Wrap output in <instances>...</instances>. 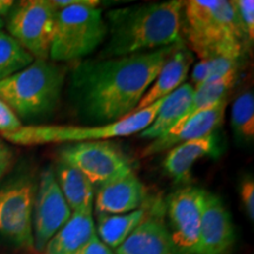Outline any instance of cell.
I'll use <instances>...</instances> for the list:
<instances>
[{
	"label": "cell",
	"mask_w": 254,
	"mask_h": 254,
	"mask_svg": "<svg viewBox=\"0 0 254 254\" xmlns=\"http://www.w3.org/2000/svg\"><path fill=\"white\" fill-rule=\"evenodd\" d=\"M74 254H113V252L95 234Z\"/></svg>",
	"instance_id": "28"
},
{
	"label": "cell",
	"mask_w": 254,
	"mask_h": 254,
	"mask_svg": "<svg viewBox=\"0 0 254 254\" xmlns=\"http://www.w3.org/2000/svg\"><path fill=\"white\" fill-rule=\"evenodd\" d=\"M206 190L185 186L168 196V232L176 254H196Z\"/></svg>",
	"instance_id": "10"
},
{
	"label": "cell",
	"mask_w": 254,
	"mask_h": 254,
	"mask_svg": "<svg viewBox=\"0 0 254 254\" xmlns=\"http://www.w3.org/2000/svg\"><path fill=\"white\" fill-rule=\"evenodd\" d=\"M21 126L23 123L19 120L13 111L9 109L7 104L0 99V134L14 132Z\"/></svg>",
	"instance_id": "26"
},
{
	"label": "cell",
	"mask_w": 254,
	"mask_h": 254,
	"mask_svg": "<svg viewBox=\"0 0 254 254\" xmlns=\"http://www.w3.org/2000/svg\"><path fill=\"white\" fill-rule=\"evenodd\" d=\"M236 8L240 30L243 32L246 45H252L254 39V1L253 0H236Z\"/></svg>",
	"instance_id": "25"
},
{
	"label": "cell",
	"mask_w": 254,
	"mask_h": 254,
	"mask_svg": "<svg viewBox=\"0 0 254 254\" xmlns=\"http://www.w3.org/2000/svg\"><path fill=\"white\" fill-rule=\"evenodd\" d=\"M55 173L64 198L72 212L93 207L94 186L84 174L63 161L57 165Z\"/></svg>",
	"instance_id": "20"
},
{
	"label": "cell",
	"mask_w": 254,
	"mask_h": 254,
	"mask_svg": "<svg viewBox=\"0 0 254 254\" xmlns=\"http://www.w3.org/2000/svg\"><path fill=\"white\" fill-rule=\"evenodd\" d=\"M187 47L200 60L218 56L241 58L246 41L240 30L233 1H184Z\"/></svg>",
	"instance_id": "3"
},
{
	"label": "cell",
	"mask_w": 254,
	"mask_h": 254,
	"mask_svg": "<svg viewBox=\"0 0 254 254\" xmlns=\"http://www.w3.org/2000/svg\"><path fill=\"white\" fill-rule=\"evenodd\" d=\"M13 163V152L0 139V178L9 170Z\"/></svg>",
	"instance_id": "29"
},
{
	"label": "cell",
	"mask_w": 254,
	"mask_h": 254,
	"mask_svg": "<svg viewBox=\"0 0 254 254\" xmlns=\"http://www.w3.org/2000/svg\"><path fill=\"white\" fill-rule=\"evenodd\" d=\"M194 62V56L184 43L183 39L178 41L172 52L168 55L155 77L153 84L148 87L135 111L144 110L157 101L164 99L167 95L184 84Z\"/></svg>",
	"instance_id": "15"
},
{
	"label": "cell",
	"mask_w": 254,
	"mask_h": 254,
	"mask_svg": "<svg viewBox=\"0 0 254 254\" xmlns=\"http://www.w3.org/2000/svg\"><path fill=\"white\" fill-rule=\"evenodd\" d=\"M236 240L233 222L218 195L206 193L196 254H230Z\"/></svg>",
	"instance_id": "13"
},
{
	"label": "cell",
	"mask_w": 254,
	"mask_h": 254,
	"mask_svg": "<svg viewBox=\"0 0 254 254\" xmlns=\"http://www.w3.org/2000/svg\"><path fill=\"white\" fill-rule=\"evenodd\" d=\"M161 211L147 212L141 224L117 249V254H176Z\"/></svg>",
	"instance_id": "16"
},
{
	"label": "cell",
	"mask_w": 254,
	"mask_h": 254,
	"mask_svg": "<svg viewBox=\"0 0 254 254\" xmlns=\"http://www.w3.org/2000/svg\"><path fill=\"white\" fill-rule=\"evenodd\" d=\"M67 68L50 60H34L0 81V99L19 120H37L55 112L62 99Z\"/></svg>",
	"instance_id": "4"
},
{
	"label": "cell",
	"mask_w": 254,
	"mask_h": 254,
	"mask_svg": "<svg viewBox=\"0 0 254 254\" xmlns=\"http://www.w3.org/2000/svg\"><path fill=\"white\" fill-rule=\"evenodd\" d=\"M231 123L237 138L244 142L254 139V95L246 91L234 100L232 105Z\"/></svg>",
	"instance_id": "24"
},
{
	"label": "cell",
	"mask_w": 254,
	"mask_h": 254,
	"mask_svg": "<svg viewBox=\"0 0 254 254\" xmlns=\"http://www.w3.org/2000/svg\"><path fill=\"white\" fill-rule=\"evenodd\" d=\"M34 198L36 185L28 177L0 189V234L23 249H34Z\"/></svg>",
	"instance_id": "9"
},
{
	"label": "cell",
	"mask_w": 254,
	"mask_h": 254,
	"mask_svg": "<svg viewBox=\"0 0 254 254\" xmlns=\"http://www.w3.org/2000/svg\"><path fill=\"white\" fill-rule=\"evenodd\" d=\"M240 198L245 208L247 217L251 221L254 220V182L252 177H246L241 182Z\"/></svg>",
	"instance_id": "27"
},
{
	"label": "cell",
	"mask_w": 254,
	"mask_h": 254,
	"mask_svg": "<svg viewBox=\"0 0 254 254\" xmlns=\"http://www.w3.org/2000/svg\"><path fill=\"white\" fill-rule=\"evenodd\" d=\"M226 107L227 98H224L207 109L193 114L190 118L177 124L164 135L154 139L145 148L142 155L148 157V155L161 153L164 151H170L174 146L183 144V142L196 140V139H201L212 133H215L224 122Z\"/></svg>",
	"instance_id": "12"
},
{
	"label": "cell",
	"mask_w": 254,
	"mask_h": 254,
	"mask_svg": "<svg viewBox=\"0 0 254 254\" xmlns=\"http://www.w3.org/2000/svg\"><path fill=\"white\" fill-rule=\"evenodd\" d=\"M193 93H194V88L189 82H186L166 98H164L153 122L140 133L142 138L154 140L172 129L184 118L189 110Z\"/></svg>",
	"instance_id": "19"
},
{
	"label": "cell",
	"mask_w": 254,
	"mask_h": 254,
	"mask_svg": "<svg viewBox=\"0 0 254 254\" xmlns=\"http://www.w3.org/2000/svg\"><path fill=\"white\" fill-rule=\"evenodd\" d=\"M4 20H2V19L1 18H0V31H1V28L2 27H4Z\"/></svg>",
	"instance_id": "31"
},
{
	"label": "cell",
	"mask_w": 254,
	"mask_h": 254,
	"mask_svg": "<svg viewBox=\"0 0 254 254\" xmlns=\"http://www.w3.org/2000/svg\"><path fill=\"white\" fill-rule=\"evenodd\" d=\"M95 234L92 208L72 212L71 218L51 238L43 252L44 254H74Z\"/></svg>",
	"instance_id": "18"
},
{
	"label": "cell",
	"mask_w": 254,
	"mask_h": 254,
	"mask_svg": "<svg viewBox=\"0 0 254 254\" xmlns=\"http://www.w3.org/2000/svg\"><path fill=\"white\" fill-rule=\"evenodd\" d=\"M174 46L77 64L69 79V99L79 117L98 126L134 112Z\"/></svg>",
	"instance_id": "1"
},
{
	"label": "cell",
	"mask_w": 254,
	"mask_h": 254,
	"mask_svg": "<svg viewBox=\"0 0 254 254\" xmlns=\"http://www.w3.org/2000/svg\"><path fill=\"white\" fill-rule=\"evenodd\" d=\"M72 211L57 182L55 170L46 167L40 174L33 207L34 249L43 252L51 238L71 218Z\"/></svg>",
	"instance_id": "11"
},
{
	"label": "cell",
	"mask_w": 254,
	"mask_h": 254,
	"mask_svg": "<svg viewBox=\"0 0 254 254\" xmlns=\"http://www.w3.org/2000/svg\"><path fill=\"white\" fill-rule=\"evenodd\" d=\"M147 215L145 206L125 214H98L95 232L107 247L118 249Z\"/></svg>",
	"instance_id": "21"
},
{
	"label": "cell",
	"mask_w": 254,
	"mask_h": 254,
	"mask_svg": "<svg viewBox=\"0 0 254 254\" xmlns=\"http://www.w3.org/2000/svg\"><path fill=\"white\" fill-rule=\"evenodd\" d=\"M15 2L12 0H0V18L8 17L11 12L13 11Z\"/></svg>",
	"instance_id": "30"
},
{
	"label": "cell",
	"mask_w": 254,
	"mask_h": 254,
	"mask_svg": "<svg viewBox=\"0 0 254 254\" xmlns=\"http://www.w3.org/2000/svg\"><path fill=\"white\" fill-rule=\"evenodd\" d=\"M146 196L144 183L131 171L98 187L93 204L97 214H125L141 208Z\"/></svg>",
	"instance_id": "14"
},
{
	"label": "cell",
	"mask_w": 254,
	"mask_h": 254,
	"mask_svg": "<svg viewBox=\"0 0 254 254\" xmlns=\"http://www.w3.org/2000/svg\"><path fill=\"white\" fill-rule=\"evenodd\" d=\"M57 8L51 0H26L8 15L7 33L34 60H49L55 36Z\"/></svg>",
	"instance_id": "7"
},
{
	"label": "cell",
	"mask_w": 254,
	"mask_h": 254,
	"mask_svg": "<svg viewBox=\"0 0 254 254\" xmlns=\"http://www.w3.org/2000/svg\"><path fill=\"white\" fill-rule=\"evenodd\" d=\"M34 62L26 50L23 49L7 32L0 31V81L11 77Z\"/></svg>",
	"instance_id": "22"
},
{
	"label": "cell",
	"mask_w": 254,
	"mask_h": 254,
	"mask_svg": "<svg viewBox=\"0 0 254 254\" xmlns=\"http://www.w3.org/2000/svg\"><path fill=\"white\" fill-rule=\"evenodd\" d=\"M184 1L151 2L110 11L105 15L106 46L100 58H118L150 52L182 40Z\"/></svg>",
	"instance_id": "2"
},
{
	"label": "cell",
	"mask_w": 254,
	"mask_h": 254,
	"mask_svg": "<svg viewBox=\"0 0 254 254\" xmlns=\"http://www.w3.org/2000/svg\"><path fill=\"white\" fill-rule=\"evenodd\" d=\"M107 37L104 14L95 5H71L57 9L51 62H74L91 55Z\"/></svg>",
	"instance_id": "6"
},
{
	"label": "cell",
	"mask_w": 254,
	"mask_h": 254,
	"mask_svg": "<svg viewBox=\"0 0 254 254\" xmlns=\"http://www.w3.org/2000/svg\"><path fill=\"white\" fill-rule=\"evenodd\" d=\"M220 153L218 136L212 133L196 140H190L174 146L164 159L163 166L166 173L176 183H187L190 179L192 167L196 161L206 157H217Z\"/></svg>",
	"instance_id": "17"
},
{
	"label": "cell",
	"mask_w": 254,
	"mask_h": 254,
	"mask_svg": "<svg viewBox=\"0 0 254 254\" xmlns=\"http://www.w3.org/2000/svg\"><path fill=\"white\" fill-rule=\"evenodd\" d=\"M59 155V161L77 168L92 185L98 187L133 171L126 154L107 140L67 145Z\"/></svg>",
	"instance_id": "8"
},
{
	"label": "cell",
	"mask_w": 254,
	"mask_h": 254,
	"mask_svg": "<svg viewBox=\"0 0 254 254\" xmlns=\"http://www.w3.org/2000/svg\"><path fill=\"white\" fill-rule=\"evenodd\" d=\"M241 58L232 56H218L212 58L200 60L193 67L190 80L193 88L205 84V82L218 80L230 72L239 71Z\"/></svg>",
	"instance_id": "23"
},
{
	"label": "cell",
	"mask_w": 254,
	"mask_h": 254,
	"mask_svg": "<svg viewBox=\"0 0 254 254\" xmlns=\"http://www.w3.org/2000/svg\"><path fill=\"white\" fill-rule=\"evenodd\" d=\"M163 99L144 110L134 112L106 125L72 126V125H27L17 131L1 134L5 140L14 145L37 146L47 144H78L86 141H103L120 136L141 133L150 126L157 116Z\"/></svg>",
	"instance_id": "5"
}]
</instances>
